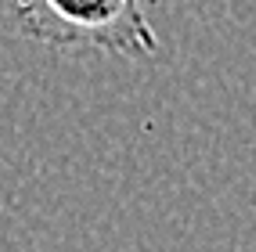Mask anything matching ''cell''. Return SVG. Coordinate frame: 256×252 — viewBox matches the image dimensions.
Listing matches in <instances>:
<instances>
[{"instance_id": "obj_1", "label": "cell", "mask_w": 256, "mask_h": 252, "mask_svg": "<svg viewBox=\"0 0 256 252\" xmlns=\"http://www.w3.org/2000/svg\"><path fill=\"white\" fill-rule=\"evenodd\" d=\"M22 36L54 50H101L119 58H152L159 32L141 0H4Z\"/></svg>"}]
</instances>
